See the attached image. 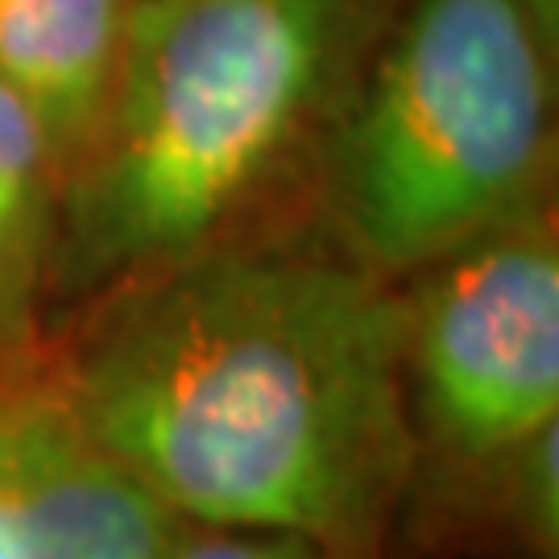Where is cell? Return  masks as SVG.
Listing matches in <instances>:
<instances>
[{
	"label": "cell",
	"instance_id": "8992f818",
	"mask_svg": "<svg viewBox=\"0 0 559 559\" xmlns=\"http://www.w3.org/2000/svg\"><path fill=\"white\" fill-rule=\"evenodd\" d=\"M133 0H0V83L41 120L62 170L92 138Z\"/></svg>",
	"mask_w": 559,
	"mask_h": 559
},
{
	"label": "cell",
	"instance_id": "9c48e42d",
	"mask_svg": "<svg viewBox=\"0 0 559 559\" xmlns=\"http://www.w3.org/2000/svg\"><path fill=\"white\" fill-rule=\"evenodd\" d=\"M0 559H34L17 526V510H13L9 480H4V464H0Z\"/></svg>",
	"mask_w": 559,
	"mask_h": 559
},
{
	"label": "cell",
	"instance_id": "5b68a950",
	"mask_svg": "<svg viewBox=\"0 0 559 559\" xmlns=\"http://www.w3.org/2000/svg\"><path fill=\"white\" fill-rule=\"evenodd\" d=\"M0 464L34 559H170L187 522L83 431L38 360L0 373Z\"/></svg>",
	"mask_w": 559,
	"mask_h": 559
},
{
	"label": "cell",
	"instance_id": "ba28073f",
	"mask_svg": "<svg viewBox=\"0 0 559 559\" xmlns=\"http://www.w3.org/2000/svg\"><path fill=\"white\" fill-rule=\"evenodd\" d=\"M170 559H336L323 547L295 535H265V531H221V526H191L179 535Z\"/></svg>",
	"mask_w": 559,
	"mask_h": 559
},
{
	"label": "cell",
	"instance_id": "30bf717a",
	"mask_svg": "<svg viewBox=\"0 0 559 559\" xmlns=\"http://www.w3.org/2000/svg\"><path fill=\"white\" fill-rule=\"evenodd\" d=\"M526 4L535 9V17H539L543 25L559 38V0H526Z\"/></svg>",
	"mask_w": 559,
	"mask_h": 559
},
{
	"label": "cell",
	"instance_id": "7a4b0ae2",
	"mask_svg": "<svg viewBox=\"0 0 559 559\" xmlns=\"http://www.w3.org/2000/svg\"><path fill=\"white\" fill-rule=\"evenodd\" d=\"M390 0H133L117 80L62 170L50 332L83 302L311 212Z\"/></svg>",
	"mask_w": 559,
	"mask_h": 559
},
{
	"label": "cell",
	"instance_id": "277c9868",
	"mask_svg": "<svg viewBox=\"0 0 559 559\" xmlns=\"http://www.w3.org/2000/svg\"><path fill=\"white\" fill-rule=\"evenodd\" d=\"M402 286L411 498L448 514L519 443L559 423L556 200Z\"/></svg>",
	"mask_w": 559,
	"mask_h": 559
},
{
	"label": "cell",
	"instance_id": "52a82bcc",
	"mask_svg": "<svg viewBox=\"0 0 559 559\" xmlns=\"http://www.w3.org/2000/svg\"><path fill=\"white\" fill-rule=\"evenodd\" d=\"M62 158L41 120L0 83V373L41 357Z\"/></svg>",
	"mask_w": 559,
	"mask_h": 559
},
{
	"label": "cell",
	"instance_id": "6da1fadb",
	"mask_svg": "<svg viewBox=\"0 0 559 559\" xmlns=\"http://www.w3.org/2000/svg\"><path fill=\"white\" fill-rule=\"evenodd\" d=\"M38 365L182 522L390 551L415 473L402 286L311 212L83 302Z\"/></svg>",
	"mask_w": 559,
	"mask_h": 559
},
{
	"label": "cell",
	"instance_id": "3957f363",
	"mask_svg": "<svg viewBox=\"0 0 559 559\" xmlns=\"http://www.w3.org/2000/svg\"><path fill=\"white\" fill-rule=\"evenodd\" d=\"M556 34L526 0H390L311 216L390 282L556 200Z\"/></svg>",
	"mask_w": 559,
	"mask_h": 559
}]
</instances>
